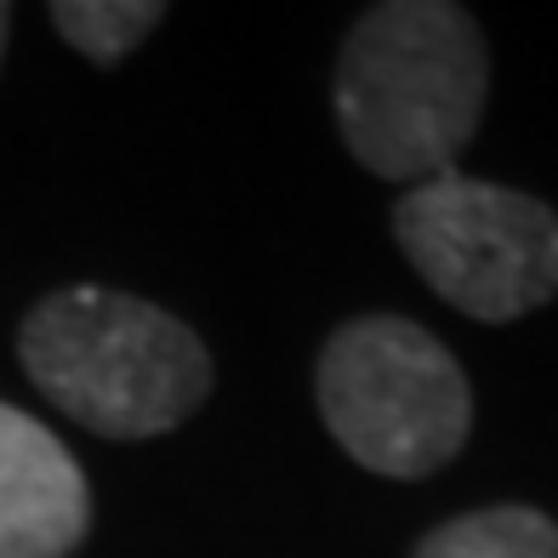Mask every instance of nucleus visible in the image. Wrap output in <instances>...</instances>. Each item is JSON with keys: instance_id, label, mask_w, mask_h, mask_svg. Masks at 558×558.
I'll use <instances>...</instances> for the list:
<instances>
[{"instance_id": "nucleus-1", "label": "nucleus", "mask_w": 558, "mask_h": 558, "mask_svg": "<svg viewBox=\"0 0 558 558\" xmlns=\"http://www.w3.org/2000/svg\"><path fill=\"white\" fill-rule=\"evenodd\" d=\"M490 92V52L473 12L445 0L371 7L337 58V125L371 177L434 183L450 177L478 132Z\"/></svg>"}, {"instance_id": "nucleus-2", "label": "nucleus", "mask_w": 558, "mask_h": 558, "mask_svg": "<svg viewBox=\"0 0 558 558\" xmlns=\"http://www.w3.org/2000/svg\"><path fill=\"white\" fill-rule=\"evenodd\" d=\"M17 360L63 416L104 439H155L211 393V353L177 314L143 296L52 291L17 331Z\"/></svg>"}, {"instance_id": "nucleus-6", "label": "nucleus", "mask_w": 558, "mask_h": 558, "mask_svg": "<svg viewBox=\"0 0 558 558\" xmlns=\"http://www.w3.org/2000/svg\"><path fill=\"white\" fill-rule=\"evenodd\" d=\"M411 558H558V524L542 507H478L422 536Z\"/></svg>"}, {"instance_id": "nucleus-8", "label": "nucleus", "mask_w": 558, "mask_h": 558, "mask_svg": "<svg viewBox=\"0 0 558 558\" xmlns=\"http://www.w3.org/2000/svg\"><path fill=\"white\" fill-rule=\"evenodd\" d=\"M7 29H12V12L0 7V52H7Z\"/></svg>"}, {"instance_id": "nucleus-5", "label": "nucleus", "mask_w": 558, "mask_h": 558, "mask_svg": "<svg viewBox=\"0 0 558 558\" xmlns=\"http://www.w3.org/2000/svg\"><path fill=\"white\" fill-rule=\"evenodd\" d=\"M92 530V490L69 445L0 404V558H69Z\"/></svg>"}, {"instance_id": "nucleus-7", "label": "nucleus", "mask_w": 558, "mask_h": 558, "mask_svg": "<svg viewBox=\"0 0 558 558\" xmlns=\"http://www.w3.org/2000/svg\"><path fill=\"white\" fill-rule=\"evenodd\" d=\"M52 23L74 52H86L97 63H114L125 52H137V46L160 29L166 7L160 0H58Z\"/></svg>"}, {"instance_id": "nucleus-4", "label": "nucleus", "mask_w": 558, "mask_h": 558, "mask_svg": "<svg viewBox=\"0 0 558 558\" xmlns=\"http://www.w3.org/2000/svg\"><path fill=\"white\" fill-rule=\"evenodd\" d=\"M393 240L427 291L468 319L507 325L558 296V211L536 194L450 171L404 189Z\"/></svg>"}, {"instance_id": "nucleus-3", "label": "nucleus", "mask_w": 558, "mask_h": 558, "mask_svg": "<svg viewBox=\"0 0 558 558\" xmlns=\"http://www.w3.org/2000/svg\"><path fill=\"white\" fill-rule=\"evenodd\" d=\"M325 427L383 478L439 473L473 434V388L456 353L399 314H365L325 342L314 371Z\"/></svg>"}]
</instances>
